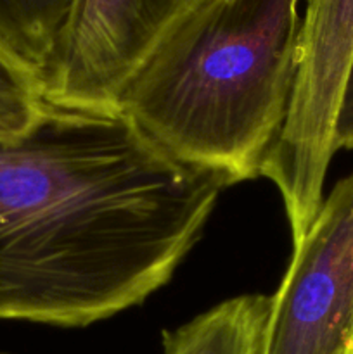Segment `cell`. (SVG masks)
Listing matches in <instances>:
<instances>
[{"label": "cell", "instance_id": "5b68a950", "mask_svg": "<svg viewBox=\"0 0 353 354\" xmlns=\"http://www.w3.org/2000/svg\"><path fill=\"white\" fill-rule=\"evenodd\" d=\"M208 0H75L47 69L45 100L62 106L118 107L142 62Z\"/></svg>", "mask_w": 353, "mask_h": 354}, {"label": "cell", "instance_id": "7a4b0ae2", "mask_svg": "<svg viewBox=\"0 0 353 354\" xmlns=\"http://www.w3.org/2000/svg\"><path fill=\"white\" fill-rule=\"evenodd\" d=\"M301 0H208L142 62L118 107L176 159L260 175L289 109Z\"/></svg>", "mask_w": 353, "mask_h": 354}, {"label": "cell", "instance_id": "9c48e42d", "mask_svg": "<svg viewBox=\"0 0 353 354\" xmlns=\"http://www.w3.org/2000/svg\"><path fill=\"white\" fill-rule=\"evenodd\" d=\"M334 145L336 151L338 149H353V64L350 69L348 80H346L338 120H336Z\"/></svg>", "mask_w": 353, "mask_h": 354}, {"label": "cell", "instance_id": "8fae6325", "mask_svg": "<svg viewBox=\"0 0 353 354\" xmlns=\"http://www.w3.org/2000/svg\"><path fill=\"white\" fill-rule=\"evenodd\" d=\"M0 354H2V353H0Z\"/></svg>", "mask_w": 353, "mask_h": 354}, {"label": "cell", "instance_id": "52a82bcc", "mask_svg": "<svg viewBox=\"0 0 353 354\" xmlns=\"http://www.w3.org/2000/svg\"><path fill=\"white\" fill-rule=\"evenodd\" d=\"M75 0H0V41L42 76Z\"/></svg>", "mask_w": 353, "mask_h": 354}, {"label": "cell", "instance_id": "3957f363", "mask_svg": "<svg viewBox=\"0 0 353 354\" xmlns=\"http://www.w3.org/2000/svg\"><path fill=\"white\" fill-rule=\"evenodd\" d=\"M353 64V0H307L289 109L260 175L282 196L294 242L314 223Z\"/></svg>", "mask_w": 353, "mask_h": 354}, {"label": "cell", "instance_id": "30bf717a", "mask_svg": "<svg viewBox=\"0 0 353 354\" xmlns=\"http://www.w3.org/2000/svg\"><path fill=\"white\" fill-rule=\"evenodd\" d=\"M352 354H353V349H352Z\"/></svg>", "mask_w": 353, "mask_h": 354}, {"label": "cell", "instance_id": "8992f818", "mask_svg": "<svg viewBox=\"0 0 353 354\" xmlns=\"http://www.w3.org/2000/svg\"><path fill=\"white\" fill-rule=\"evenodd\" d=\"M272 297L225 301L190 324L165 332L163 354H258Z\"/></svg>", "mask_w": 353, "mask_h": 354}, {"label": "cell", "instance_id": "ba28073f", "mask_svg": "<svg viewBox=\"0 0 353 354\" xmlns=\"http://www.w3.org/2000/svg\"><path fill=\"white\" fill-rule=\"evenodd\" d=\"M44 85L31 66L0 41V140H16L44 111Z\"/></svg>", "mask_w": 353, "mask_h": 354}, {"label": "cell", "instance_id": "277c9868", "mask_svg": "<svg viewBox=\"0 0 353 354\" xmlns=\"http://www.w3.org/2000/svg\"><path fill=\"white\" fill-rule=\"evenodd\" d=\"M353 173L322 203L272 297L258 354H352Z\"/></svg>", "mask_w": 353, "mask_h": 354}, {"label": "cell", "instance_id": "6da1fadb", "mask_svg": "<svg viewBox=\"0 0 353 354\" xmlns=\"http://www.w3.org/2000/svg\"><path fill=\"white\" fill-rule=\"evenodd\" d=\"M232 183L120 107L45 100L26 135L0 140V318L87 327L142 303Z\"/></svg>", "mask_w": 353, "mask_h": 354}]
</instances>
